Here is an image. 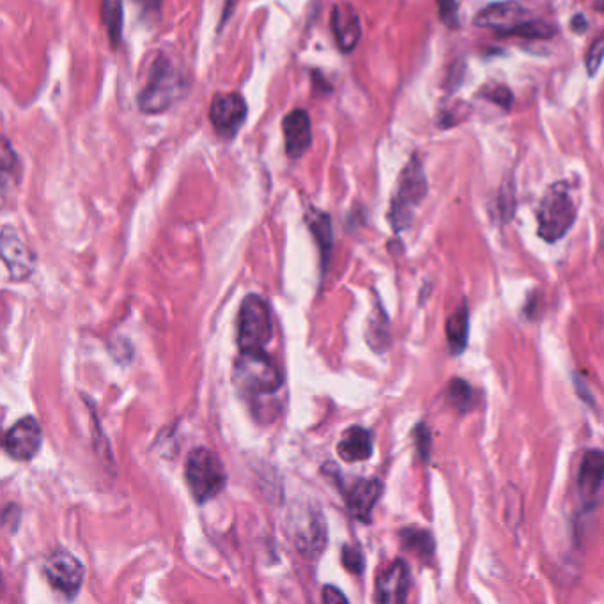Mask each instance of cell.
Listing matches in <instances>:
<instances>
[{
    "label": "cell",
    "mask_w": 604,
    "mask_h": 604,
    "mask_svg": "<svg viewBox=\"0 0 604 604\" xmlns=\"http://www.w3.org/2000/svg\"><path fill=\"white\" fill-rule=\"evenodd\" d=\"M234 383L241 395L259 399L264 395L277 394L284 385V374L264 349L240 351L234 365Z\"/></svg>",
    "instance_id": "obj_1"
},
{
    "label": "cell",
    "mask_w": 604,
    "mask_h": 604,
    "mask_svg": "<svg viewBox=\"0 0 604 604\" xmlns=\"http://www.w3.org/2000/svg\"><path fill=\"white\" fill-rule=\"evenodd\" d=\"M185 91V78L176 70L171 59L158 57L149 71L146 87L139 94V107L144 114H162Z\"/></svg>",
    "instance_id": "obj_2"
},
{
    "label": "cell",
    "mask_w": 604,
    "mask_h": 604,
    "mask_svg": "<svg viewBox=\"0 0 604 604\" xmlns=\"http://www.w3.org/2000/svg\"><path fill=\"white\" fill-rule=\"evenodd\" d=\"M427 195V179L419 156H413L401 172L397 183V192L392 199L388 220L395 233L408 229L413 220V213Z\"/></svg>",
    "instance_id": "obj_3"
},
{
    "label": "cell",
    "mask_w": 604,
    "mask_h": 604,
    "mask_svg": "<svg viewBox=\"0 0 604 604\" xmlns=\"http://www.w3.org/2000/svg\"><path fill=\"white\" fill-rule=\"evenodd\" d=\"M185 477L195 502L199 504H206L220 495L227 482V473L222 461L215 452L204 447L194 449L188 454Z\"/></svg>",
    "instance_id": "obj_4"
},
{
    "label": "cell",
    "mask_w": 604,
    "mask_h": 604,
    "mask_svg": "<svg viewBox=\"0 0 604 604\" xmlns=\"http://www.w3.org/2000/svg\"><path fill=\"white\" fill-rule=\"evenodd\" d=\"M576 220V206L564 183L550 186L537 210L539 236L548 243L566 236Z\"/></svg>",
    "instance_id": "obj_5"
},
{
    "label": "cell",
    "mask_w": 604,
    "mask_h": 604,
    "mask_svg": "<svg viewBox=\"0 0 604 604\" xmlns=\"http://www.w3.org/2000/svg\"><path fill=\"white\" fill-rule=\"evenodd\" d=\"M273 337L270 307L263 296L248 295L241 302L238 316V346L240 351H259L268 346Z\"/></svg>",
    "instance_id": "obj_6"
},
{
    "label": "cell",
    "mask_w": 604,
    "mask_h": 604,
    "mask_svg": "<svg viewBox=\"0 0 604 604\" xmlns=\"http://www.w3.org/2000/svg\"><path fill=\"white\" fill-rule=\"evenodd\" d=\"M289 537L293 539L296 550L302 551L305 557H318L326 544L325 521L314 507L296 509L293 516H289L287 525Z\"/></svg>",
    "instance_id": "obj_7"
},
{
    "label": "cell",
    "mask_w": 604,
    "mask_h": 604,
    "mask_svg": "<svg viewBox=\"0 0 604 604\" xmlns=\"http://www.w3.org/2000/svg\"><path fill=\"white\" fill-rule=\"evenodd\" d=\"M43 573L50 587L62 596L75 597L84 583V566L75 555L68 551L57 550L47 558Z\"/></svg>",
    "instance_id": "obj_8"
},
{
    "label": "cell",
    "mask_w": 604,
    "mask_h": 604,
    "mask_svg": "<svg viewBox=\"0 0 604 604\" xmlns=\"http://www.w3.org/2000/svg\"><path fill=\"white\" fill-rule=\"evenodd\" d=\"M247 101L240 93L217 94L210 107V121L218 135L231 139L247 121Z\"/></svg>",
    "instance_id": "obj_9"
},
{
    "label": "cell",
    "mask_w": 604,
    "mask_h": 604,
    "mask_svg": "<svg viewBox=\"0 0 604 604\" xmlns=\"http://www.w3.org/2000/svg\"><path fill=\"white\" fill-rule=\"evenodd\" d=\"M0 250H2V259L8 266L11 280H25L31 277V273L34 272V254L25 245V241L15 227L4 225L0 236Z\"/></svg>",
    "instance_id": "obj_10"
},
{
    "label": "cell",
    "mask_w": 604,
    "mask_h": 604,
    "mask_svg": "<svg viewBox=\"0 0 604 604\" xmlns=\"http://www.w3.org/2000/svg\"><path fill=\"white\" fill-rule=\"evenodd\" d=\"M41 442H43V431L38 420L34 417H25L9 429L4 438V447L9 456L16 461H31L41 449Z\"/></svg>",
    "instance_id": "obj_11"
},
{
    "label": "cell",
    "mask_w": 604,
    "mask_h": 604,
    "mask_svg": "<svg viewBox=\"0 0 604 604\" xmlns=\"http://www.w3.org/2000/svg\"><path fill=\"white\" fill-rule=\"evenodd\" d=\"M282 132L286 140V155L291 160H300L312 146V123L305 109L291 110L282 121Z\"/></svg>",
    "instance_id": "obj_12"
},
{
    "label": "cell",
    "mask_w": 604,
    "mask_h": 604,
    "mask_svg": "<svg viewBox=\"0 0 604 604\" xmlns=\"http://www.w3.org/2000/svg\"><path fill=\"white\" fill-rule=\"evenodd\" d=\"M410 566L404 560H395L376 581V601L385 604L404 603L410 592Z\"/></svg>",
    "instance_id": "obj_13"
},
{
    "label": "cell",
    "mask_w": 604,
    "mask_h": 604,
    "mask_svg": "<svg viewBox=\"0 0 604 604\" xmlns=\"http://www.w3.org/2000/svg\"><path fill=\"white\" fill-rule=\"evenodd\" d=\"M332 32L337 41V47L344 54H351L362 38V24L357 9L349 2L335 4L332 11Z\"/></svg>",
    "instance_id": "obj_14"
},
{
    "label": "cell",
    "mask_w": 604,
    "mask_h": 604,
    "mask_svg": "<svg viewBox=\"0 0 604 604\" xmlns=\"http://www.w3.org/2000/svg\"><path fill=\"white\" fill-rule=\"evenodd\" d=\"M525 20H527V9L521 8L518 2H496L482 9L481 13L475 16V25L505 36Z\"/></svg>",
    "instance_id": "obj_15"
},
{
    "label": "cell",
    "mask_w": 604,
    "mask_h": 604,
    "mask_svg": "<svg viewBox=\"0 0 604 604\" xmlns=\"http://www.w3.org/2000/svg\"><path fill=\"white\" fill-rule=\"evenodd\" d=\"M381 495H383V482L378 479H360L355 482L346 495V504L351 516L362 523H369L372 511L380 502Z\"/></svg>",
    "instance_id": "obj_16"
},
{
    "label": "cell",
    "mask_w": 604,
    "mask_h": 604,
    "mask_svg": "<svg viewBox=\"0 0 604 604\" xmlns=\"http://www.w3.org/2000/svg\"><path fill=\"white\" fill-rule=\"evenodd\" d=\"M604 484V452L589 450L581 461L578 491L585 502H592Z\"/></svg>",
    "instance_id": "obj_17"
},
{
    "label": "cell",
    "mask_w": 604,
    "mask_h": 604,
    "mask_svg": "<svg viewBox=\"0 0 604 604\" xmlns=\"http://www.w3.org/2000/svg\"><path fill=\"white\" fill-rule=\"evenodd\" d=\"M372 434L364 427H349L337 445V452L346 463H360L372 456Z\"/></svg>",
    "instance_id": "obj_18"
},
{
    "label": "cell",
    "mask_w": 604,
    "mask_h": 604,
    "mask_svg": "<svg viewBox=\"0 0 604 604\" xmlns=\"http://www.w3.org/2000/svg\"><path fill=\"white\" fill-rule=\"evenodd\" d=\"M468 330H470V316H468L466 305H463V307H459V309L447 319V325H445L449 348L454 355L465 351L466 342H468Z\"/></svg>",
    "instance_id": "obj_19"
},
{
    "label": "cell",
    "mask_w": 604,
    "mask_h": 604,
    "mask_svg": "<svg viewBox=\"0 0 604 604\" xmlns=\"http://www.w3.org/2000/svg\"><path fill=\"white\" fill-rule=\"evenodd\" d=\"M309 225L310 231L316 236V241H318L319 248H321L323 261H328L330 248H332V224H330V217L326 213H321V211L312 208L309 213Z\"/></svg>",
    "instance_id": "obj_20"
},
{
    "label": "cell",
    "mask_w": 604,
    "mask_h": 604,
    "mask_svg": "<svg viewBox=\"0 0 604 604\" xmlns=\"http://www.w3.org/2000/svg\"><path fill=\"white\" fill-rule=\"evenodd\" d=\"M103 20L109 27L112 48L119 47L121 29H123V6L121 0H105L103 2Z\"/></svg>",
    "instance_id": "obj_21"
},
{
    "label": "cell",
    "mask_w": 604,
    "mask_h": 604,
    "mask_svg": "<svg viewBox=\"0 0 604 604\" xmlns=\"http://www.w3.org/2000/svg\"><path fill=\"white\" fill-rule=\"evenodd\" d=\"M557 34L555 25L541 20H525L521 24L516 25L514 29L507 32L505 36H518V38L527 39H550Z\"/></svg>",
    "instance_id": "obj_22"
},
{
    "label": "cell",
    "mask_w": 604,
    "mask_h": 604,
    "mask_svg": "<svg viewBox=\"0 0 604 604\" xmlns=\"http://www.w3.org/2000/svg\"><path fill=\"white\" fill-rule=\"evenodd\" d=\"M403 543L408 550L415 551L420 557L429 558L434 553L433 537L426 530H403Z\"/></svg>",
    "instance_id": "obj_23"
},
{
    "label": "cell",
    "mask_w": 604,
    "mask_h": 604,
    "mask_svg": "<svg viewBox=\"0 0 604 604\" xmlns=\"http://www.w3.org/2000/svg\"><path fill=\"white\" fill-rule=\"evenodd\" d=\"M449 403L456 408V410L463 411L470 410L473 401V390L465 380H454L450 381L449 385Z\"/></svg>",
    "instance_id": "obj_24"
},
{
    "label": "cell",
    "mask_w": 604,
    "mask_h": 604,
    "mask_svg": "<svg viewBox=\"0 0 604 604\" xmlns=\"http://www.w3.org/2000/svg\"><path fill=\"white\" fill-rule=\"evenodd\" d=\"M603 59L604 34H601V36H597V38L592 41L589 52H587V57H585V66H587V73H589L590 77H594V75H596L597 70H599V66H601V62H603Z\"/></svg>",
    "instance_id": "obj_25"
},
{
    "label": "cell",
    "mask_w": 604,
    "mask_h": 604,
    "mask_svg": "<svg viewBox=\"0 0 604 604\" xmlns=\"http://www.w3.org/2000/svg\"><path fill=\"white\" fill-rule=\"evenodd\" d=\"M342 564L348 569L349 573H364V553L355 548V546H344L342 550Z\"/></svg>",
    "instance_id": "obj_26"
},
{
    "label": "cell",
    "mask_w": 604,
    "mask_h": 604,
    "mask_svg": "<svg viewBox=\"0 0 604 604\" xmlns=\"http://www.w3.org/2000/svg\"><path fill=\"white\" fill-rule=\"evenodd\" d=\"M482 96H486L488 100L493 101L498 107H502V109L505 110L511 109L512 100H514L511 89L505 86H496L491 87V89H486V91H482Z\"/></svg>",
    "instance_id": "obj_27"
},
{
    "label": "cell",
    "mask_w": 604,
    "mask_h": 604,
    "mask_svg": "<svg viewBox=\"0 0 604 604\" xmlns=\"http://www.w3.org/2000/svg\"><path fill=\"white\" fill-rule=\"evenodd\" d=\"M438 2V11L442 16V22L449 27L457 25V0H436Z\"/></svg>",
    "instance_id": "obj_28"
},
{
    "label": "cell",
    "mask_w": 604,
    "mask_h": 604,
    "mask_svg": "<svg viewBox=\"0 0 604 604\" xmlns=\"http://www.w3.org/2000/svg\"><path fill=\"white\" fill-rule=\"evenodd\" d=\"M514 188L511 183L509 185H502V192H500V211H502V217L511 218L514 213Z\"/></svg>",
    "instance_id": "obj_29"
},
{
    "label": "cell",
    "mask_w": 604,
    "mask_h": 604,
    "mask_svg": "<svg viewBox=\"0 0 604 604\" xmlns=\"http://www.w3.org/2000/svg\"><path fill=\"white\" fill-rule=\"evenodd\" d=\"M323 601L325 603H348V597L344 596L341 590L328 585L323 589Z\"/></svg>",
    "instance_id": "obj_30"
},
{
    "label": "cell",
    "mask_w": 604,
    "mask_h": 604,
    "mask_svg": "<svg viewBox=\"0 0 604 604\" xmlns=\"http://www.w3.org/2000/svg\"><path fill=\"white\" fill-rule=\"evenodd\" d=\"M417 445H419L420 452L424 454V457H427V452H429V447H431V438H429V433H427V429L424 426L417 427Z\"/></svg>",
    "instance_id": "obj_31"
},
{
    "label": "cell",
    "mask_w": 604,
    "mask_h": 604,
    "mask_svg": "<svg viewBox=\"0 0 604 604\" xmlns=\"http://www.w3.org/2000/svg\"><path fill=\"white\" fill-rule=\"evenodd\" d=\"M225 2H227V4H225L224 13H222V22H220V27H218V29H222L225 22L229 20V16L233 15V8L236 6L238 0H225Z\"/></svg>",
    "instance_id": "obj_32"
},
{
    "label": "cell",
    "mask_w": 604,
    "mask_h": 604,
    "mask_svg": "<svg viewBox=\"0 0 604 604\" xmlns=\"http://www.w3.org/2000/svg\"><path fill=\"white\" fill-rule=\"evenodd\" d=\"M137 4H140L146 11H156L162 6V0H135Z\"/></svg>",
    "instance_id": "obj_33"
},
{
    "label": "cell",
    "mask_w": 604,
    "mask_h": 604,
    "mask_svg": "<svg viewBox=\"0 0 604 604\" xmlns=\"http://www.w3.org/2000/svg\"><path fill=\"white\" fill-rule=\"evenodd\" d=\"M573 29L576 32H583L585 31V29H587V27H589V22H587V20H585V18H583V16L581 15H576L573 18Z\"/></svg>",
    "instance_id": "obj_34"
},
{
    "label": "cell",
    "mask_w": 604,
    "mask_h": 604,
    "mask_svg": "<svg viewBox=\"0 0 604 604\" xmlns=\"http://www.w3.org/2000/svg\"><path fill=\"white\" fill-rule=\"evenodd\" d=\"M597 8L601 9V11L604 13V0L601 2V4H599V6H597Z\"/></svg>",
    "instance_id": "obj_35"
}]
</instances>
